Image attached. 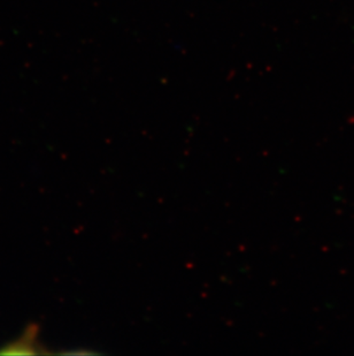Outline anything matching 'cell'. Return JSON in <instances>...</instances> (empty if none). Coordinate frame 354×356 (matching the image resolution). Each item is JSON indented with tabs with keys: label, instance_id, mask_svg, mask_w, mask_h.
<instances>
[{
	"label": "cell",
	"instance_id": "6da1fadb",
	"mask_svg": "<svg viewBox=\"0 0 354 356\" xmlns=\"http://www.w3.org/2000/svg\"><path fill=\"white\" fill-rule=\"evenodd\" d=\"M38 326L31 324L28 326L22 337L5 346L0 347V355H29V354L44 353L37 343Z\"/></svg>",
	"mask_w": 354,
	"mask_h": 356
}]
</instances>
